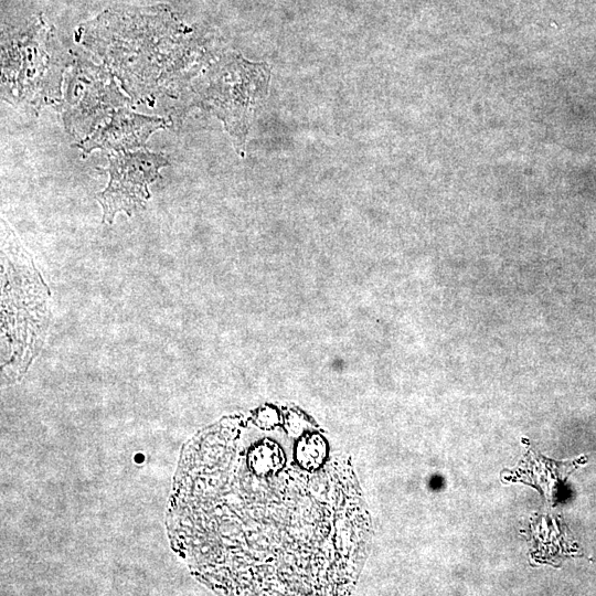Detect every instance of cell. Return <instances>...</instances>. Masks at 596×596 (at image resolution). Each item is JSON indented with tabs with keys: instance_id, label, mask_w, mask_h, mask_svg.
Segmentation results:
<instances>
[{
	"instance_id": "1",
	"label": "cell",
	"mask_w": 596,
	"mask_h": 596,
	"mask_svg": "<svg viewBox=\"0 0 596 596\" xmlns=\"http://www.w3.org/2000/svg\"><path fill=\"white\" fill-rule=\"evenodd\" d=\"M198 446L201 571L237 594L347 595L370 517L350 462L298 411L221 423Z\"/></svg>"
},
{
	"instance_id": "2",
	"label": "cell",
	"mask_w": 596,
	"mask_h": 596,
	"mask_svg": "<svg viewBox=\"0 0 596 596\" xmlns=\"http://www.w3.org/2000/svg\"><path fill=\"white\" fill-rule=\"evenodd\" d=\"M107 171L109 182L97 194L104 211V222L111 224L116 213L131 215L143 209L150 193L148 185L160 177L159 170L169 164L160 153L147 150L135 152L111 151Z\"/></svg>"
},
{
	"instance_id": "3",
	"label": "cell",
	"mask_w": 596,
	"mask_h": 596,
	"mask_svg": "<svg viewBox=\"0 0 596 596\" xmlns=\"http://www.w3.org/2000/svg\"><path fill=\"white\" fill-rule=\"evenodd\" d=\"M164 125L160 118L146 117L127 110L116 113L110 121L79 145L85 153L94 149L126 151L145 143L149 135Z\"/></svg>"
},
{
	"instance_id": "4",
	"label": "cell",
	"mask_w": 596,
	"mask_h": 596,
	"mask_svg": "<svg viewBox=\"0 0 596 596\" xmlns=\"http://www.w3.org/2000/svg\"><path fill=\"white\" fill-rule=\"evenodd\" d=\"M585 460L584 457H581L575 460L557 462L545 459L530 450L526 458L521 462V468L519 467L514 476L509 479H518L535 485L544 493L545 498L553 502L557 499L558 489L567 476L577 466L584 464Z\"/></svg>"
}]
</instances>
